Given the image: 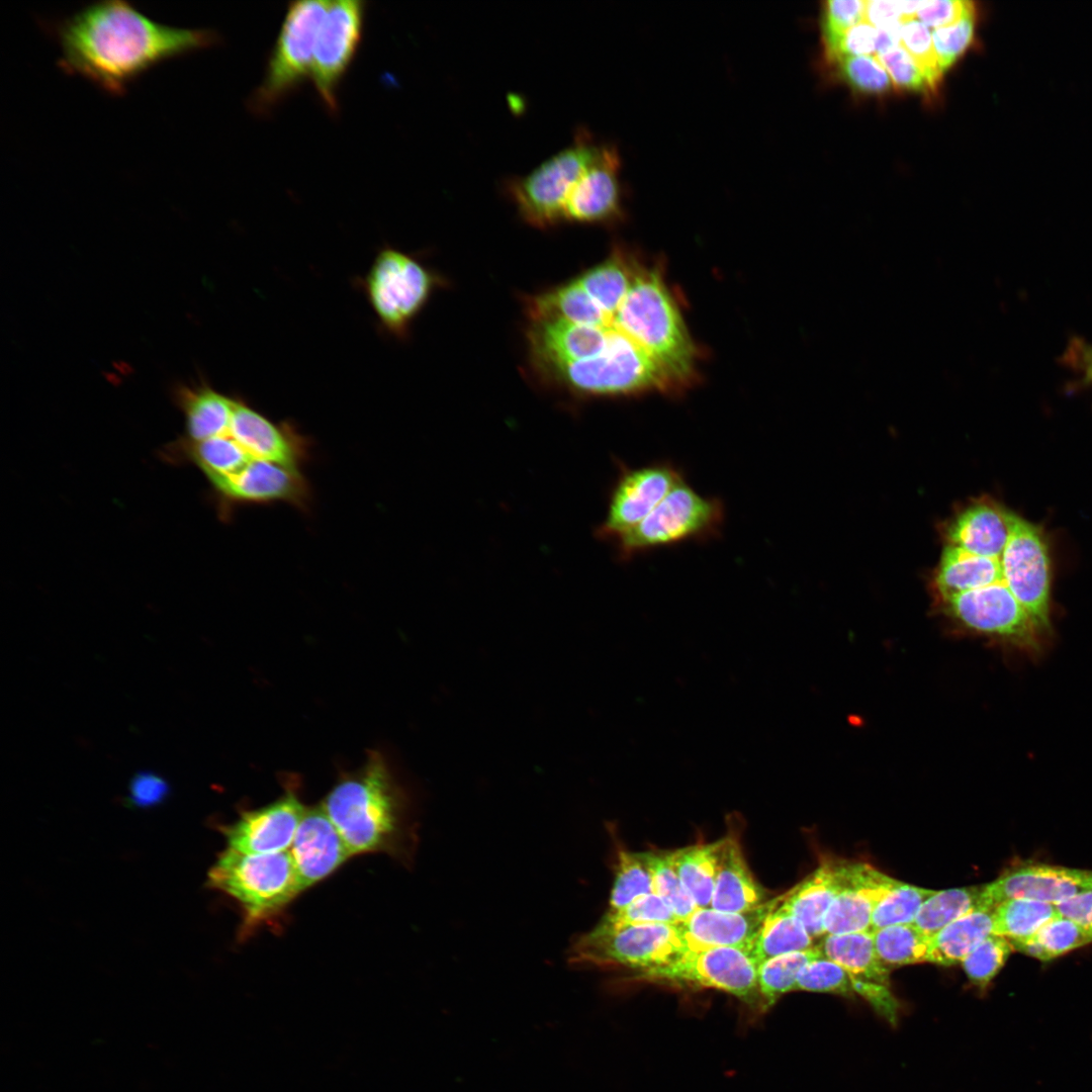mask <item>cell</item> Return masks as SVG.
Here are the masks:
<instances>
[{
	"label": "cell",
	"mask_w": 1092,
	"mask_h": 1092,
	"mask_svg": "<svg viewBox=\"0 0 1092 1092\" xmlns=\"http://www.w3.org/2000/svg\"><path fill=\"white\" fill-rule=\"evenodd\" d=\"M46 25L60 47L59 67L115 96L159 64L221 40L212 29L157 22L121 0L95 2Z\"/></svg>",
	"instance_id": "cell-1"
},
{
	"label": "cell",
	"mask_w": 1092,
	"mask_h": 1092,
	"mask_svg": "<svg viewBox=\"0 0 1092 1092\" xmlns=\"http://www.w3.org/2000/svg\"><path fill=\"white\" fill-rule=\"evenodd\" d=\"M322 806L353 855L403 850L405 800L379 752H370L361 768L342 777Z\"/></svg>",
	"instance_id": "cell-2"
},
{
	"label": "cell",
	"mask_w": 1092,
	"mask_h": 1092,
	"mask_svg": "<svg viewBox=\"0 0 1092 1092\" xmlns=\"http://www.w3.org/2000/svg\"><path fill=\"white\" fill-rule=\"evenodd\" d=\"M613 329L643 349L675 390L696 373L697 350L661 274L635 263L628 292L610 317Z\"/></svg>",
	"instance_id": "cell-3"
},
{
	"label": "cell",
	"mask_w": 1092,
	"mask_h": 1092,
	"mask_svg": "<svg viewBox=\"0 0 1092 1092\" xmlns=\"http://www.w3.org/2000/svg\"><path fill=\"white\" fill-rule=\"evenodd\" d=\"M609 333V344L598 357L532 369L548 385L578 396L675 390L661 367L643 349L615 330Z\"/></svg>",
	"instance_id": "cell-4"
},
{
	"label": "cell",
	"mask_w": 1092,
	"mask_h": 1092,
	"mask_svg": "<svg viewBox=\"0 0 1092 1092\" xmlns=\"http://www.w3.org/2000/svg\"><path fill=\"white\" fill-rule=\"evenodd\" d=\"M207 884L241 905L245 931L281 913L303 891L289 850L249 854L226 847Z\"/></svg>",
	"instance_id": "cell-5"
},
{
	"label": "cell",
	"mask_w": 1092,
	"mask_h": 1092,
	"mask_svg": "<svg viewBox=\"0 0 1092 1092\" xmlns=\"http://www.w3.org/2000/svg\"><path fill=\"white\" fill-rule=\"evenodd\" d=\"M724 521L723 502L700 494L685 479L640 524L614 543L617 557L625 561L659 547L718 537Z\"/></svg>",
	"instance_id": "cell-6"
},
{
	"label": "cell",
	"mask_w": 1092,
	"mask_h": 1092,
	"mask_svg": "<svg viewBox=\"0 0 1092 1092\" xmlns=\"http://www.w3.org/2000/svg\"><path fill=\"white\" fill-rule=\"evenodd\" d=\"M601 146L590 132L579 128L569 146L528 174L508 179L506 193L521 217L539 229L563 222L566 200Z\"/></svg>",
	"instance_id": "cell-7"
},
{
	"label": "cell",
	"mask_w": 1092,
	"mask_h": 1092,
	"mask_svg": "<svg viewBox=\"0 0 1092 1092\" xmlns=\"http://www.w3.org/2000/svg\"><path fill=\"white\" fill-rule=\"evenodd\" d=\"M329 4L323 0L289 3L264 77L250 98L254 113L269 112L310 79L316 37Z\"/></svg>",
	"instance_id": "cell-8"
},
{
	"label": "cell",
	"mask_w": 1092,
	"mask_h": 1092,
	"mask_svg": "<svg viewBox=\"0 0 1092 1092\" xmlns=\"http://www.w3.org/2000/svg\"><path fill=\"white\" fill-rule=\"evenodd\" d=\"M438 278L414 256L385 246L362 280V289L380 328L403 339L433 293Z\"/></svg>",
	"instance_id": "cell-9"
},
{
	"label": "cell",
	"mask_w": 1092,
	"mask_h": 1092,
	"mask_svg": "<svg viewBox=\"0 0 1092 1092\" xmlns=\"http://www.w3.org/2000/svg\"><path fill=\"white\" fill-rule=\"evenodd\" d=\"M690 950L680 923L616 928L597 925L568 950L573 966L625 967L644 972L666 966Z\"/></svg>",
	"instance_id": "cell-10"
},
{
	"label": "cell",
	"mask_w": 1092,
	"mask_h": 1092,
	"mask_svg": "<svg viewBox=\"0 0 1092 1092\" xmlns=\"http://www.w3.org/2000/svg\"><path fill=\"white\" fill-rule=\"evenodd\" d=\"M637 978L678 987L720 990L762 1011L757 966L748 952L736 947L688 950L666 966L639 972Z\"/></svg>",
	"instance_id": "cell-11"
},
{
	"label": "cell",
	"mask_w": 1092,
	"mask_h": 1092,
	"mask_svg": "<svg viewBox=\"0 0 1092 1092\" xmlns=\"http://www.w3.org/2000/svg\"><path fill=\"white\" fill-rule=\"evenodd\" d=\"M1003 577L1041 634L1050 633L1051 559L1041 531L1009 513V536L1000 556Z\"/></svg>",
	"instance_id": "cell-12"
},
{
	"label": "cell",
	"mask_w": 1092,
	"mask_h": 1092,
	"mask_svg": "<svg viewBox=\"0 0 1092 1092\" xmlns=\"http://www.w3.org/2000/svg\"><path fill=\"white\" fill-rule=\"evenodd\" d=\"M365 14L363 1H330L317 33L310 80L323 106L333 115L339 112L338 90L363 37Z\"/></svg>",
	"instance_id": "cell-13"
},
{
	"label": "cell",
	"mask_w": 1092,
	"mask_h": 1092,
	"mask_svg": "<svg viewBox=\"0 0 1092 1092\" xmlns=\"http://www.w3.org/2000/svg\"><path fill=\"white\" fill-rule=\"evenodd\" d=\"M943 602L948 613L973 631L1028 652L1040 648V631L1004 580L951 596Z\"/></svg>",
	"instance_id": "cell-14"
},
{
	"label": "cell",
	"mask_w": 1092,
	"mask_h": 1092,
	"mask_svg": "<svg viewBox=\"0 0 1092 1092\" xmlns=\"http://www.w3.org/2000/svg\"><path fill=\"white\" fill-rule=\"evenodd\" d=\"M685 479L682 471L668 461L634 468L620 463L606 516L595 534L600 540L615 543L640 524Z\"/></svg>",
	"instance_id": "cell-15"
},
{
	"label": "cell",
	"mask_w": 1092,
	"mask_h": 1092,
	"mask_svg": "<svg viewBox=\"0 0 1092 1092\" xmlns=\"http://www.w3.org/2000/svg\"><path fill=\"white\" fill-rule=\"evenodd\" d=\"M305 809L290 786L270 804L243 811L235 822L224 825L221 832L228 847L244 853L286 851L293 842Z\"/></svg>",
	"instance_id": "cell-16"
},
{
	"label": "cell",
	"mask_w": 1092,
	"mask_h": 1092,
	"mask_svg": "<svg viewBox=\"0 0 1092 1092\" xmlns=\"http://www.w3.org/2000/svg\"><path fill=\"white\" fill-rule=\"evenodd\" d=\"M1088 891H1092V871L1025 864L1010 869L994 882L983 885L982 901L986 909H995L1003 901L1015 898L1057 905Z\"/></svg>",
	"instance_id": "cell-17"
},
{
	"label": "cell",
	"mask_w": 1092,
	"mask_h": 1092,
	"mask_svg": "<svg viewBox=\"0 0 1092 1092\" xmlns=\"http://www.w3.org/2000/svg\"><path fill=\"white\" fill-rule=\"evenodd\" d=\"M222 432L256 460L299 467L306 459L305 437L290 423L271 421L241 396L234 395L232 416Z\"/></svg>",
	"instance_id": "cell-18"
},
{
	"label": "cell",
	"mask_w": 1092,
	"mask_h": 1092,
	"mask_svg": "<svg viewBox=\"0 0 1092 1092\" xmlns=\"http://www.w3.org/2000/svg\"><path fill=\"white\" fill-rule=\"evenodd\" d=\"M620 170L617 148L602 144L566 200L564 221L602 223L617 219L623 202Z\"/></svg>",
	"instance_id": "cell-19"
},
{
	"label": "cell",
	"mask_w": 1092,
	"mask_h": 1092,
	"mask_svg": "<svg viewBox=\"0 0 1092 1092\" xmlns=\"http://www.w3.org/2000/svg\"><path fill=\"white\" fill-rule=\"evenodd\" d=\"M298 467L256 460L215 493L225 507L283 502L306 509L310 488Z\"/></svg>",
	"instance_id": "cell-20"
},
{
	"label": "cell",
	"mask_w": 1092,
	"mask_h": 1092,
	"mask_svg": "<svg viewBox=\"0 0 1092 1092\" xmlns=\"http://www.w3.org/2000/svg\"><path fill=\"white\" fill-rule=\"evenodd\" d=\"M289 852L303 891L353 855L322 804L305 809Z\"/></svg>",
	"instance_id": "cell-21"
},
{
	"label": "cell",
	"mask_w": 1092,
	"mask_h": 1092,
	"mask_svg": "<svg viewBox=\"0 0 1092 1092\" xmlns=\"http://www.w3.org/2000/svg\"><path fill=\"white\" fill-rule=\"evenodd\" d=\"M894 880L872 864L849 861L842 889L825 915L824 934L870 930L874 908Z\"/></svg>",
	"instance_id": "cell-22"
},
{
	"label": "cell",
	"mask_w": 1092,
	"mask_h": 1092,
	"mask_svg": "<svg viewBox=\"0 0 1092 1092\" xmlns=\"http://www.w3.org/2000/svg\"><path fill=\"white\" fill-rule=\"evenodd\" d=\"M779 897L745 912H724L699 908L680 922L690 950L713 946H731L749 951L766 915L777 905Z\"/></svg>",
	"instance_id": "cell-23"
},
{
	"label": "cell",
	"mask_w": 1092,
	"mask_h": 1092,
	"mask_svg": "<svg viewBox=\"0 0 1092 1092\" xmlns=\"http://www.w3.org/2000/svg\"><path fill=\"white\" fill-rule=\"evenodd\" d=\"M848 860L824 859L811 874L781 896V904L813 937L824 935V918L844 884Z\"/></svg>",
	"instance_id": "cell-24"
},
{
	"label": "cell",
	"mask_w": 1092,
	"mask_h": 1092,
	"mask_svg": "<svg viewBox=\"0 0 1092 1092\" xmlns=\"http://www.w3.org/2000/svg\"><path fill=\"white\" fill-rule=\"evenodd\" d=\"M738 831L720 839V853L710 908L745 912L767 902L766 891L753 877L743 853Z\"/></svg>",
	"instance_id": "cell-25"
},
{
	"label": "cell",
	"mask_w": 1092,
	"mask_h": 1092,
	"mask_svg": "<svg viewBox=\"0 0 1092 1092\" xmlns=\"http://www.w3.org/2000/svg\"><path fill=\"white\" fill-rule=\"evenodd\" d=\"M1009 513L994 502L972 504L947 526V544L975 555L1001 556L1009 536Z\"/></svg>",
	"instance_id": "cell-26"
},
{
	"label": "cell",
	"mask_w": 1092,
	"mask_h": 1092,
	"mask_svg": "<svg viewBox=\"0 0 1092 1092\" xmlns=\"http://www.w3.org/2000/svg\"><path fill=\"white\" fill-rule=\"evenodd\" d=\"M1003 580L1000 556L990 558L975 555L947 544L935 574L934 584L943 601L951 596Z\"/></svg>",
	"instance_id": "cell-27"
},
{
	"label": "cell",
	"mask_w": 1092,
	"mask_h": 1092,
	"mask_svg": "<svg viewBox=\"0 0 1092 1092\" xmlns=\"http://www.w3.org/2000/svg\"><path fill=\"white\" fill-rule=\"evenodd\" d=\"M818 947L826 959L841 966L851 979L891 987L890 968L880 960L871 930L824 934Z\"/></svg>",
	"instance_id": "cell-28"
},
{
	"label": "cell",
	"mask_w": 1092,
	"mask_h": 1092,
	"mask_svg": "<svg viewBox=\"0 0 1092 1092\" xmlns=\"http://www.w3.org/2000/svg\"><path fill=\"white\" fill-rule=\"evenodd\" d=\"M994 909L975 910L930 936L928 963L950 966L962 962L993 933Z\"/></svg>",
	"instance_id": "cell-29"
},
{
	"label": "cell",
	"mask_w": 1092,
	"mask_h": 1092,
	"mask_svg": "<svg viewBox=\"0 0 1092 1092\" xmlns=\"http://www.w3.org/2000/svg\"><path fill=\"white\" fill-rule=\"evenodd\" d=\"M812 946L813 937L804 925L783 907L780 896L777 905L764 918L748 954L758 966L769 959Z\"/></svg>",
	"instance_id": "cell-30"
},
{
	"label": "cell",
	"mask_w": 1092,
	"mask_h": 1092,
	"mask_svg": "<svg viewBox=\"0 0 1092 1092\" xmlns=\"http://www.w3.org/2000/svg\"><path fill=\"white\" fill-rule=\"evenodd\" d=\"M721 841L698 843L670 851L671 862L698 908H710Z\"/></svg>",
	"instance_id": "cell-31"
},
{
	"label": "cell",
	"mask_w": 1092,
	"mask_h": 1092,
	"mask_svg": "<svg viewBox=\"0 0 1092 1092\" xmlns=\"http://www.w3.org/2000/svg\"><path fill=\"white\" fill-rule=\"evenodd\" d=\"M635 263L615 252L602 263L574 278L597 305L610 317L618 309L631 285Z\"/></svg>",
	"instance_id": "cell-32"
},
{
	"label": "cell",
	"mask_w": 1092,
	"mask_h": 1092,
	"mask_svg": "<svg viewBox=\"0 0 1092 1092\" xmlns=\"http://www.w3.org/2000/svg\"><path fill=\"white\" fill-rule=\"evenodd\" d=\"M983 886L935 891L921 905L912 924L927 936H932L957 919L979 909Z\"/></svg>",
	"instance_id": "cell-33"
},
{
	"label": "cell",
	"mask_w": 1092,
	"mask_h": 1092,
	"mask_svg": "<svg viewBox=\"0 0 1092 1092\" xmlns=\"http://www.w3.org/2000/svg\"><path fill=\"white\" fill-rule=\"evenodd\" d=\"M1058 915L1054 904L1026 898L1009 899L994 909L993 933L1010 941L1024 940Z\"/></svg>",
	"instance_id": "cell-34"
},
{
	"label": "cell",
	"mask_w": 1092,
	"mask_h": 1092,
	"mask_svg": "<svg viewBox=\"0 0 1092 1092\" xmlns=\"http://www.w3.org/2000/svg\"><path fill=\"white\" fill-rule=\"evenodd\" d=\"M1010 942L1013 948L1045 962L1092 942V933L1059 914L1031 937Z\"/></svg>",
	"instance_id": "cell-35"
},
{
	"label": "cell",
	"mask_w": 1092,
	"mask_h": 1092,
	"mask_svg": "<svg viewBox=\"0 0 1092 1092\" xmlns=\"http://www.w3.org/2000/svg\"><path fill=\"white\" fill-rule=\"evenodd\" d=\"M823 957L818 946L769 959L757 966V984L762 1011L772 1006L783 995L795 991L801 970L811 961Z\"/></svg>",
	"instance_id": "cell-36"
},
{
	"label": "cell",
	"mask_w": 1092,
	"mask_h": 1092,
	"mask_svg": "<svg viewBox=\"0 0 1092 1092\" xmlns=\"http://www.w3.org/2000/svg\"><path fill=\"white\" fill-rule=\"evenodd\" d=\"M872 932L877 953L888 968L928 963L930 936L912 923L887 926Z\"/></svg>",
	"instance_id": "cell-37"
},
{
	"label": "cell",
	"mask_w": 1092,
	"mask_h": 1092,
	"mask_svg": "<svg viewBox=\"0 0 1092 1092\" xmlns=\"http://www.w3.org/2000/svg\"><path fill=\"white\" fill-rule=\"evenodd\" d=\"M934 892L894 880L874 908L870 930L912 923L923 902Z\"/></svg>",
	"instance_id": "cell-38"
},
{
	"label": "cell",
	"mask_w": 1092,
	"mask_h": 1092,
	"mask_svg": "<svg viewBox=\"0 0 1092 1092\" xmlns=\"http://www.w3.org/2000/svg\"><path fill=\"white\" fill-rule=\"evenodd\" d=\"M653 893L652 876L644 852L618 849L609 909L617 910Z\"/></svg>",
	"instance_id": "cell-39"
},
{
	"label": "cell",
	"mask_w": 1092,
	"mask_h": 1092,
	"mask_svg": "<svg viewBox=\"0 0 1092 1092\" xmlns=\"http://www.w3.org/2000/svg\"><path fill=\"white\" fill-rule=\"evenodd\" d=\"M652 876L653 893L672 910L679 922L699 909L686 891L671 862L670 851H645Z\"/></svg>",
	"instance_id": "cell-40"
},
{
	"label": "cell",
	"mask_w": 1092,
	"mask_h": 1092,
	"mask_svg": "<svg viewBox=\"0 0 1092 1092\" xmlns=\"http://www.w3.org/2000/svg\"><path fill=\"white\" fill-rule=\"evenodd\" d=\"M1013 945L1009 939L990 934L983 939L962 962L969 981L985 991L1004 966Z\"/></svg>",
	"instance_id": "cell-41"
},
{
	"label": "cell",
	"mask_w": 1092,
	"mask_h": 1092,
	"mask_svg": "<svg viewBox=\"0 0 1092 1092\" xmlns=\"http://www.w3.org/2000/svg\"><path fill=\"white\" fill-rule=\"evenodd\" d=\"M680 923L669 906L656 894L643 895L617 910H608L597 924L616 928L647 924Z\"/></svg>",
	"instance_id": "cell-42"
},
{
	"label": "cell",
	"mask_w": 1092,
	"mask_h": 1092,
	"mask_svg": "<svg viewBox=\"0 0 1092 1092\" xmlns=\"http://www.w3.org/2000/svg\"><path fill=\"white\" fill-rule=\"evenodd\" d=\"M796 990L829 993L846 998L855 996L849 974L824 956L809 962L801 970Z\"/></svg>",
	"instance_id": "cell-43"
},
{
	"label": "cell",
	"mask_w": 1092,
	"mask_h": 1092,
	"mask_svg": "<svg viewBox=\"0 0 1092 1092\" xmlns=\"http://www.w3.org/2000/svg\"><path fill=\"white\" fill-rule=\"evenodd\" d=\"M977 19L978 10L975 5L954 23L932 30L934 52L942 75L973 42Z\"/></svg>",
	"instance_id": "cell-44"
},
{
	"label": "cell",
	"mask_w": 1092,
	"mask_h": 1092,
	"mask_svg": "<svg viewBox=\"0 0 1092 1092\" xmlns=\"http://www.w3.org/2000/svg\"><path fill=\"white\" fill-rule=\"evenodd\" d=\"M901 44L914 59L929 89H936L942 73L937 63L929 28L917 18L904 20L901 27Z\"/></svg>",
	"instance_id": "cell-45"
},
{
	"label": "cell",
	"mask_w": 1092,
	"mask_h": 1092,
	"mask_svg": "<svg viewBox=\"0 0 1092 1092\" xmlns=\"http://www.w3.org/2000/svg\"><path fill=\"white\" fill-rule=\"evenodd\" d=\"M835 64L842 79L859 92L884 93L893 85L887 70L876 56H846Z\"/></svg>",
	"instance_id": "cell-46"
},
{
	"label": "cell",
	"mask_w": 1092,
	"mask_h": 1092,
	"mask_svg": "<svg viewBox=\"0 0 1092 1092\" xmlns=\"http://www.w3.org/2000/svg\"><path fill=\"white\" fill-rule=\"evenodd\" d=\"M866 1L829 0L824 3L821 18L825 56L831 53L841 35L864 20Z\"/></svg>",
	"instance_id": "cell-47"
},
{
	"label": "cell",
	"mask_w": 1092,
	"mask_h": 1092,
	"mask_svg": "<svg viewBox=\"0 0 1092 1092\" xmlns=\"http://www.w3.org/2000/svg\"><path fill=\"white\" fill-rule=\"evenodd\" d=\"M876 57L887 70L896 88L917 92L929 89L914 59L902 44L895 46Z\"/></svg>",
	"instance_id": "cell-48"
},
{
	"label": "cell",
	"mask_w": 1092,
	"mask_h": 1092,
	"mask_svg": "<svg viewBox=\"0 0 1092 1092\" xmlns=\"http://www.w3.org/2000/svg\"><path fill=\"white\" fill-rule=\"evenodd\" d=\"M878 29L863 20L847 29L826 60L835 63L846 56H876Z\"/></svg>",
	"instance_id": "cell-49"
},
{
	"label": "cell",
	"mask_w": 1092,
	"mask_h": 1092,
	"mask_svg": "<svg viewBox=\"0 0 1092 1092\" xmlns=\"http://www.w3.org/2000/svg\"><path fill=\"white\" fill-rule=\"evenodd\" d=\"M976 4L966 0L921 1L916 18L927 27L939 28L961 19Z\"/></svg>",
	"instance_id": "cell-50"
},
{
	"label": "cell",
	"mask_w": 1092,
	"mask_h": 1092,
	"mask_svg": "<svg viewBox=\"0 0 1092 1092\" xmlns=\"http://www.w3.org/2000/svg\"><path fill=\"white\" fill-rule=\"evenodd\" d=\"M169 792V785L162 777L143 771L130 782L128 801L136 808H151L166 800Z\"/></svg>",
	"instance_id": "cell-51"
},
{
	"label": "cell",
	"mask_w": 1092,
	"mask_h": 1092,
	"mask_svg": "<svg viewBox=\"0 0 1092 1092\" xmlns=\"http://www.w3.org/2000/svg\"><path fill=\"white\" fill-rule=\"evenodd\" d=\"M864 20L877 28L891 27L904 21L899 1H866Z\"/></svg>",
	"instance_id": "cell-52"
},
{
	"label": "cell",
	"mask_w": 1092,
	"mask_h": 1092,
	"mask_svg": "<svg viewBox=\"0 0 1092 1092\" xmlns=\"http://www.w3.org/2000/svg\"><path fill=\"white\" fill-rule=\"evenodd\" d=\"M1058 913L1092 933V891L1077 895L1056 905Z\"/></svg>",
	"instance_id": "cell-53"
},
{
	"label": "cell",
	"mask_w": 1092,
	"mask_h": 1092,
	"mask_svg": "<svg viewBox=\"0 0 1092 1092\" xmlns=\"http://www.w3.org/2000/svg\"><path fill=\"white\" fill-rule=\"evenodd\" d=\"M1060 363L1068 369L1092 363V343L1078 336L1070 338L1060 357Z\"/></svg>",
	"instance_id": "cell-54"
},
{
	"label": "cell",
	"mask_w": 1092,
	"mask_h": 1092,
	"mask_svg": "<svg viewBox=\"0 0 1092 1092\" xmlns=\"http://www.w3.org/2000/svg\"><path fill=\"white\" fill-rule=\"evenodd\" d=\"M1070 370L1077 375L1076 380L1081 385L1092 386V363L1077 365Z\"/></svg>",
	"instance_id": "cell-55"
}]
</instances>
